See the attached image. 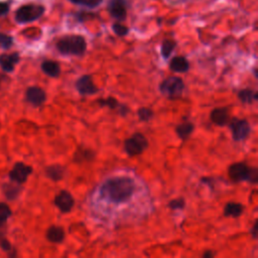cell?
Returning <instances> with one entry per match:
<instances>
[{"instance_id":"cell-16","label":"cell","mask_w":258,"mask_h":258,"mask_svg":"<svg viewBox=\"0 0 258 258\" xmlns=\"http://www.w3.org/2000/svg\"><path fill=\"white\" fill-rule=\"evenodd\" d=\"M41 70L45 75L51 78H57L60 74V66L57 61L54 60H44L41 63Z\"/></svg>"},{"instance_id":"cell-9","label":"cell","mask_w":258,"mask_h":258,"mask_svg":"<svg viewBox=\"0 0 258 258\" xmlns=\"http://www.w3.org/2000/svg\"><path fill=\"white\" fill-rule=\"evenodd\" d=\"M76 88L78 92L83 96L94 95L99 91L98 87L94 84L93 79L90 75H84L80 77L76 82Z\"/></svg>"},{"instance_id":"cell-1","label":"cell","mask_w":258,"mask_h":258,"mask_svg":"<svg viewBox=\"0 0 258 258\" xmlns=\"http://www.w3.org/2000/svg\"><path fill=\"white\" fill-rule=\"evenodd\" d=\"M135 190L134 180L128 176L111 177L102 184L101 197L110 203L122 204L127 202Z\"/></svg>"},{"instance_id":"cell-27","label":"cell","mask_w":258,"mask_h":258,"mask_svg":"<svg viewBox=\"0 0 258 258\" xmlns=\"http://www.w3.org/2000/svg\"><path fill=\"white\" fill-rule=\"evenodd\" d=\"M185 206V202L182 198H178V199H174V200H171L169 203H168V208L172 211H175V210H182Z\"/></svg>"},{"instance_id":"cell-22","label":"cell","mask_w":258,"mask_h":258,"mask_svg":"<svg viewBox=\"0 0 258 258\" xmlns=\"http://www.w3.org/2000/svg\"><path fill=\"white\" fill-rule=\"evenodd\" d=\"M238 98L239 100L244 103V104H250L252 103L254 100H257L258 95L255 91L251 90V89H243L241 91H239L238 93Z\"/></svg>"},{"instance_id":"cell-11","label":"cell","mask_w":258,"mask_h":258,"mask_svg":"<svg viewBox=\"0 0 258 258\" xmlns=\"http://www.w3.org/2000/svg\"><path fill=\"white\" fill-rule=\"evenodd\" d=\"M26 100L33 106H40L45 102L46 94L39 87H29L26 91Z\"/></svg>"},{"instance_id":"cell-26","label":"cell","mask_w":258,"mask_h":258,"mask_svg":"<svg viewBox=\"0 0 258 258\" xmlns=\"http://www.w3.org/2000/svg\"><path fill=\"white\" fill-rule=\"evenodd\" d=\"M20 191V187L14 184H6L5 185V195L8 199H15Z\"/></svg>"},{"instance_id":"cell-2","label":"cell","mask_w":258,"mask_h":258,"mask_svg":"<svg viewBox=\"0 0 258 258\" xmlns=\"http://www.w3.org/2000/svg\"><path fill=\"white\" fill-rule=\"evenodd\" d=\"M56 48L66 55H82L86 51L87 42L82 35H67L56 42Z\"/></svg>"},{"instance_id":"cell-13","label":"cell","mask_w":258,"mask_h":258,"mask_svg":"<svg viewBox=\"0 0 258 258\" xmlns=\"http://www.w3.org/2000/svg\"><path fill=\"white\" fill-rule=\"evenodd\" d=\"M210 118L212 122L218 126H224L230 121L228 109L225 107L216 108L211 112Z\"/></svg>"},{"instance_id":"cell-30","label":"cell","mask_w":258,"mask_h":258,"mask_svg":"<svg viewBox=\"0 0 258 258\" xmlns=\"http://www.w3.org/2000/svg\"><path fill=\"white\" fill-rule=\"evenodd\" d=\"M112 28H113L114 32H115L117 35H119V36H124V35H126V34L128 33V28H127L126 26L120 24V23H115V24H113Z\"/></svg>"},{"instance_id":"cell-37","label":"cell","mask_w":258,"mask_h":258,"mask_svg":"<svg viewBox=\"0 0 258 258\" xmlns=\"http://www.w3.org/2000/svg\"><path fill=\"white\" fill-rule=\"evenodd\" d=\"M215 256V254L211 251V250H208V251H206L204 254H203V257L204 258H213Z\"/></svg>"},{"instance_id":"cell-6","label":"cell","mask_w":258,"mask_h":258,"mask_svg":"<svg viewBox=\"0 0 258 258\" xmlns=\"http://www.w3.org/2000/svg\"><path fill=\"white\" fill-rule=\"evenodd\" d=\"M44 11V8L40 5H24L20 7L15 15V18L20 23H26L30 21H34L39 18Z\"/></svg>"},{"instance_id":"cell-32","label":"cell","mask_w":258,"mask_h":258,"mask_svg":"<svg viewBox=\"0 0 258 258\" xmlns=\"http://www.w3.org/2000/svg\"><path fill=\"white\" fill-rule=\"evenodd\" d=\"M119 108V114L121 116H126L129 113V108L126 105H118Z\"/></svg>"},{"instance_id":"cell-12","label":"cell","mask_w":258,"mask_h":258,"mask_svg":"<svg viewBox=\"0 0 258 258\" xmlns=\"http://www.w3.org/2000/svg\"><path fill=\"white\" fill-rule=\"evenodd\" d=\"M126 0H111L109 2V12L112 17L123 20L126 17Z\"/></svg>"},{"instance_id":"cell-15","label":"cell","mask_w":258,"mask_h":258,"mask_svg":"<svg viewBox=\"0 0 258 258\" xmlns=\"http://www.w3.org/2000/svg\"><path fill=\"white\" fill-rule=\"evenodd\" d=\"M169 68L172 72L175 73H185L189 69L188 60L184 56H174L169 62Z\"/></svg>"},{"instance_id":"cell-7","label":"cell","mask_w":258,"mask_h":258,"mask_svg":"<svg viewBox=\"0 0 258 258\" xmlns=\"http://www.w3.org/2000/svg\"><path fill=\"white\" fill-rule=\"evenodd\" d=\"M230 129L232 132L233 139L235 141H242L248 137L251 128L247 120L234 118L230 122Z\"/></svg>"},{"instance_id":"cell-4","label":"cell","mask_w":258,"mask_h":258,"mask_svg":"<svg viewBox=\"0 0 258 258\" xmlns=\"http://www.w3.org/2000/svg\"><path fill=\"white\" fill-rule=\"evenodd\" d=\"M184 90V83L179 77L171 76L166 78L159 85V91L169 99L180 97Z\"/></svg>"},{"instance_id":"cell-29","label":"cell","mask_w":258,"mask_h":258,"mask_svg":"<svg viewBox=\"0 0 258 258\" xmlns=\"http://www.w3.org/2000/svg\"><path fill=\"white\" fill-rule=\"evenodd\" d=\"M70 1L79 5H84L88 7H97L102 3L103 0H70Z\"/></svg>"},{"instance_id":"cell-33","label":"cell","mask_w":258,"mask_h":258,"mask_svg":"<svg viewBox=\"0 0 258 258\" xmlns=\"http://www.w3.org/2000/svg\"><path fill=\"white\" fill-rule=\"evenodd\" d=\"M8 9H9V6L7 3L0 2V15L6 14L8 12Z\"/></svg>"},{"instance_id":"cell-28","label":"cell","mask_w":258,"mask_h":258,"mask_svg":"<svg viewBox=\"0 0 258 258\" xmlns=\"http://www.w3.org/2000/svg\"><path fill=\"white\" fill-rule=\"evenodd\" d=\"M11 214L12 213L10 208L4 203H0V222L7 221V219L11 216Z\"/></svg>"},{"instance_id":"cell-34","label":"cell","mask_w":258,"mask_h":258,"mask_svg":"<svg viewBox=\"0 0 258 258\" xmlns=\"http://www.w3.org/2000/svg\"><path fill=\"white\" fill-rule=\"evenodd\" d=\"M201 181L204 182V183H207V184H209V186L213 187V186H214V181H215V179L212 178V177H204L203 179H201Z\"/></svg>"},{"instance_id":"cell-24","label":"cell","mask_w":258,"mask_h":258,"mask_svg":"<svg viewBox=\"0 0 258 258\" xmlns=\"http://www.w3.org/2000/svg\"><path fill=\"white\" fill-rule=\"evenodd\" d=\"M137 115H138V117H139V119H140L141 121L148 122L149 120H151V118L153 117L154 113H153V111H152L150 108L142 107V108H140V109L137 111Z\"/></svg>"},{"instance_id":"cell-35","label":"cell","mask_w":258,"mask_h":258,"mask_svg":"<svg viewBox=\"0 0 258 258\" xmlns=\"http://www.w3.org/2000/svg\"><path fill=\"white\" fill-rule=\"evenodd\" d=\"M1 246H2V248H3L5 251H9V250L11 249V245H10V243H9L7 240H2Z\"/></svg>"},{"instance_id":"cell-18","label":"cell","mask_w":258,"mask_h":258,"mask_svg":"<svg viewBox=\"0 0 258 258\" xmlns=\"http://www.w3.org/2000/svg\"><path fill=\"white\" fill-rule=\"evenodd\" d=\"M96 154L90 148H86L80 146L74 155V160L76 162H85V161H92L95 158Z\"/></svg>"},{"instance_id":"cell-23","label":"cell","mask_w":258,"mask_h":258,"mask_svg":"<svg viewBox=\"0 0 258 258\" xmlns=\"http://www.w3.org/2000/svg\"><path fill=\"white\" fill-rule=\"evenodd\" d=\"M176 43L173 40L165 39L161 44V54L164 58H167L173 51Z\"/></svg>"},{"instance_id":"cell-25","label":"cell","mask_w":258,"mask_h":258,"mask_svg":"<svg viewBox=\"0 0 258 258\" xmlns=\"http://www.w3.org/2000/svg\"><path fill=\"white\" fill-rule=\"evenodd\" d=\"M98 104L102 107H108L110 109H115L118 107V101L114 97H108L106 99H99Z\"/></svg>"},{"instance_id":"cell-21","label":"cell","mask_w":258,"mask_h":258,"mask_svg":"<svg viewBox=\"0 0 258 258\" xmlns=\"http://www.w3.org/2000/svg\"><path fill=\"white\" fill-rule=\"evenodd\" d=\"M194 124L190 122H183L175 127V132L180 139H186L194 131Z\"/></svg>"},{"instance_id":"cell-5","label":"cell","mask_w":258,"mask_h":258,"mask_svg":"<svg viewBox=\"0 0 258 258\" xmlns=\"http://www.w3.org/2000/svg\"><path fill=\"white\" fill-rule=\"evenodd\" d=\"M148 146L147 138L141 133H134L124 142V148L128 155L134 156L142 153Z\"/></svg>"},{"instance_id":"cell-14","label":"cell","mask_w":258,"mask_h":258,"mask_svg":"<svg viewBox=\"0 0 258 258\" xmlns=\"http://www.w3.org/2000/svg\"><path fill=\"white\" fill-rule=\"evenodd\" d=\"M19 61V55L17 52L10 54H1L0 55V66L3 71L10 73L14 70L15 64Z\"/></svg>"},{"instance_id":"cell-8","label":"cell","mask_w":258,"mask_h":258,"mask_svg":"<svg viewBox=\"0 0 258 258\" xmlns=\"http://www.w3.org/2000/svg\"><path fill=\"white\" fill-rule=\"evenodd\" d=\"M32 172V167L24 164L23 162H17L9 172V177L12 181L17 183H23L26 181L29 174Z\"/></svg>"},{"instance_id":"cell-19","label":"cell","mask_w":258,"mask_h":258,"mask_svg":"<svg viewBox=\"0 0 258 258\" xmlns=\"http://www.w3.org/2000/svg\"><path fill=\"white\" fill-rule=\"evenodd\" d=\"M45 174L48 178H50L51 180L54 181H58L60 179L63 178L64 175V167H62L61 165L58 164H53V165H49L46 167L45 169Z\"/></svg>"},{"instance_id":"cell-36","label":"cell","mask_w":258,"mask_h":258,"mask_svg":"<svg viewBox=\"0 0 258 258\" xmlns=\"http://www.w3.org/2000/svg\"><path fill=\"white\" fill-rule=\"evenodd\" d=\"M257 222H255V224L253 225V227H252V230H251V235L253 236V238L254 239H256L257 238Z\"/></svg>"},{"instance_id":"cell-20","label":"cell","mask_w":258,"mask_h":258,"mask_svg":"<svg viewBox=\"0 0 258 258\" xmlns=\"http://www.w3.org/2000/svg\"><path fill=\"white\" fill-rule=\"evenodd\" d=\"M244 207L239 203H228L224 208V216L237 218L243 213Z\"/></svg>"},{"instance_id":"cell-3","label":"cell","mask_w":258,"mask_h":258,"mask_svg":"<svg viewBox=\"0 0 258 258\" xmlns=\"http://www.w3.org/2000/svg\"><path fill=\"white\" fill-rule=\"evenodd\" d=\"M229 176L233 181H252L256 182L258 177V171L256 168L249 167L244 162H236L229 167Z\"/></svg>"},{"instance_id":"cell-10","label":"cell","mask_w":258,"mask_h":258,"mask_svg":"<svg viewBox=\"0 0 258 258\" xmlns=\"http://www.w3.org/2000/svg\"><path fill=\"white\" fill-rule=\"evenodd\" d=\"M54 205L61 213H70L75 206V200L68 190H60L54 198Z\"/></svg>"},{"instance_id":"cell-17","label":"cell","mask_w":258,"mask_h":258,"mask_svg":"<svg viewBox=\"0 0 258 258\" xmlns=\"http://www.w3.org/2000/svg\"><path fill=\"white\" fill-rule=\"evenodd\" d=\"M46 239L51 243H61L64 239V231L59 226H50L46 231Z\"/></svg>"},{"instance_id":"cell-31","label":"cell","mask_w":258,"mask_h":258,"mask_svg":"<svg viewBox=\"0 0 258 258\" xmlns=\"http://www.w3.org/2000/svg\"><path fill=\"white\" fill-rule=\"evenodd\" d=\"M13 42V39L12 37L6 35V34H3V33H0V44L2 47L4 48H9L11 46Z\"/></svg>"}]
</instances>
